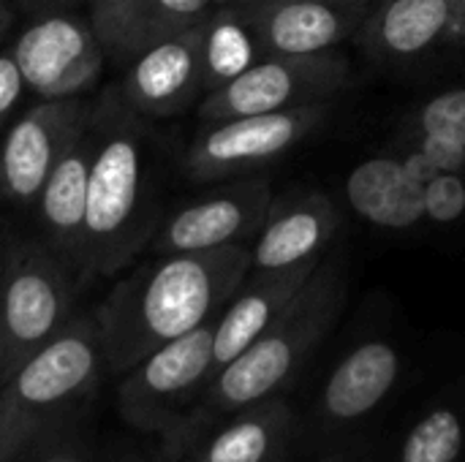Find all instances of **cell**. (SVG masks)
Listing matches in <instances>:
<instances>
[{"label": "cell", "instance_id": "cell-1", "mask_svg": "<svg viewBox=\"0 0 465 462\" xmlns=\"http://www.w3.org/2000/svg\"><path fill=\"white\" fill-rule=\"evenodd\" d=\"M248 272V245L163 253L131 272L95 310L106 370L125 373L155 349L218 319Z\"/></svg>", "mask_w": 465, "mask_h": 462}, {"label": "cell", "instance_id": "cell-2", "mask_svg": "<svg viewBox=\"0 0 465 462\" xmlns=\"http://www.w3.org/2000/svg\"><path fill=\"white\" fill-rule=\"evenodd\" d=\"M346 300V259L341 253H327L286 310L240 357H234L210 378L185 425L174 460H180L188 444L213 422L281 395V389L297 378L313 351L330 338L343 316Z\"/></svg>", "mask_w": 465, "mask_h": 462}, {"label": "cell", "instance_id": "cell-3", "mask_svg": "<svg viewBox=\"0 0 465 462\" xmlns=\"http://www.w3.org/2000/svg\"><path fill=\"white\" fill-rule=\"evenodd\" d=\"M95 152L87 182L82 286L93 278H109L128 267L147 245L150 226L144 221L147 193V120L139 117L117 84L93 101Z\"/></svg>", "mask_w": 465, "mask_h": 462}, {"label": "cell", "instance_id": "cell-4", "mask_svg": "<svg viewBox=\"0 0 465 462\" xmlns=\"http://www.w3.org/2000/svg\"><path fill=\"white\" fill-rule=\"evenodd\" d=\"M106 370L95 313L74 319L0 381V462H11L35 438L76 417Z\"/></svg>", "mask_w": 465, "mask_h": 462}, {"label": "cell", "instance_id": "cell-5", "mask_svg": "<svg viewBox=\"0 0 465 462\" xmlns=\"http://www.w3.org/2000/svg\"><path fill=\"white\" fill-rule=\"evenodd\" d=\"M215 319L155 349L123 373L117 411L134 430L155 436L163 460L174 462L185 425L213 378Z\"/></svg>", "mask_w": 465, "mask_h": 462}, {"label": "cell", "instance_id": "cell-6", "mask_svg": "<svg viewBox=\"0 0 465 462\" xmlns=\"http://www.w3.org/2000/svg\"><path fill=\"white\" fill-rule=\"evenodd\" d=\"M79 289L76 272L46 242H14L0 253V381L60 335Z\"/></svg>", "mask_w": 465, "mask_h": 462}, {"label": "cell", "instance_id": "cell-7", "mask_svg": "<svg viewBox=\"0 0 465 462\" xmlns=\"http://www.w3.org/2000/svg\"><path fill=\"white\" fill-rule=\"evenodd\" d=\"M351 87L354 68L338 49L316 54H262L232 82L204 93L196 112L202 123L286 112L335 103Z\"/></svg>", "mask_w": 465, "mask_h": 462}, {"label": "cell", "instance_id": "cell-8", "mask_svg": "<svg viewBox=\"0 0 465 462\" xmlns=\"http://www.w3.org/2000/svg\"><path fill=\"white\" fill-rule=\"evenodd\" d=\"M332 112L335 103H313L202 123L183 152V172L191 182L251 177L319 133Z\"/></svg>", "mask_w": 465, "mask_h": 462}, {"label": "cell", "instance_id": "cell-9", "mask_svg": "<svg viewBox=\"0 0 465 462\" xmlns=\"http://www.w3.org/2000/svg\"><path fill=\"white\" fill-rule=\"evenodd\" d=\"M22 71L27 93L38 101L84 98L101 79L106 49L90 19L52 11L30 22L8 49Z\"/></svg>", "mask_w": 465, "mask_h": 462}, {"label": "cell", "instance_id": "cell-10", "mask_svg": "<svg viewBox=\"0 0 465 462\" xmlns=\"http://www.w3.org/2000/svg\"><path fill=\"white\" fill-rule=\"evenodd\" d=\"M272 202L270 177H237L166 215L150 248L155 256L251 245Z\"/></svg>", "mask_w": 465, "mask_h": 462}, {"label": "cell", "instance_id": "cell-11", "mask_svg": "<svg viewBox=\"0 0 465 462\" xmlns=\"http://www.w3.org/2000/svg\"><path fill=\"white\" fill-rule=\"evenodd\" d=\"M93 114V101H38L11 123L0 142V199L14 207H35L57 158Z\"/></svg>", "mask_w": 465, "mask_h": 462}, {"label": "cell", "instance_id": "cell-12", "mask_svg": "<svg viewBox=\"0 0 465 462\" xmlns=\"http://www.w3.org/2000/svg\"><path fill=\"white\" fill-rule=\"evenodd\" d=\"M343 226L335 199L319 188H292L272 196L264 223L251 240V270H289L319 264Z\"/></svg>", "mask_w": 465, "mask_h": 462}, {"label": "cell", "instance_id": "cell-13", "mask_svg": "<svg viewBox=\"0 0 465 462\" xmlns=\"http://www.w3.org/2000/svg\"><path fill=\"white\" fill-rule=\"evenodd\" d=\"M376 0H264L242 8L262 54L332 52L354 38Z\"/></svg>", "mask_w": 465, "mask_h": 462}, {"label": "cell", "instance_id": "cell-14", "mask_svg": "<svg viewBox=\"0 0 465 462\" xmlns=\"http://www.w3.org/2000/svg\"><path fill=\"white\" fill-rule=\"evenodd\" d=\"M199 27L161 41L128 60L117 90L139 117L169 120L199 106L204 95Z\"/></svg>", "mask_w": 465, "mask_h": 462}, {"label": "cell", "instance_id": "cell-15", "mask_svg": "<svg viewBox=\"0 0 465 462\" xmlns=\"http://www.w3.org/2000/svg\"><path fill=\"white\" fill-rule=\"evenodd\" d=\"M455 33L463 38V14L455 0H376L354 38L371 60L403 65Z\"/></svg>", "mask_w": 465, "mask_h": 462}, {"label": "cell", "instance_id": "cell-16", "mask_svg": "<svg viewBox=\"0 0 465 462\" xmlns=\"http://www.w3.org/2000/svg\"><path fill=\"white\" fill-rule=\"evenodd\" d=\"M226 0H90V25L106 57L139 52L199 27Z\"/></svg>", "mask_w": 465, "mask_h": 462}, {"label": "cell", "instance_id": "cell-17", "mask_svg": "<svg viewBox=\"0 0 465 462\" xmlns=\"http://www.w3.org/2000/svg\"><path fill=\"white\" fill-rule=\"evenodd\" d=\"M403 373L401 349L387 338L357 343L327 376L319 395V417L330 430H343L373 414Z\"/></svg>", "mask_w": 465, "mask_h": 462}, {"label": "cell", "instance_id": "cell-18", "mask_svg": "<svg viewBox=\"0 0 465 462\" xmlns=\"http://www.w3.org/2000/svg\"><path fill=\"white\" fill-rule=\"evenodd\" d=\"M294 433V408L281 395H272L213 422L188 444L183 457L188 462H283Z\"/></svg>", "mask_w": 465, "mask_h": 462}, {"label": "cell", "instance_id": "cell-19", "mask_svg": "<svg viewBox=\"0 0 465 462\" xmlns=\"http://www.w3.org/2000/svg\"><path fill=\"white\" fill-rule=\"evenodd\" d=\"M93 152H95V125L90 114L87 125L57 158L35 202L46 234V245L76 272V278L82 270V251H84V215H87V182H90Z\"/></svg>", "mask_w": 465, "mask_h": 462}, {"label": "cell", "instance_id": "cell-20", "mask_svg": "<svg viewBox=\"0 0 465 462\" xmlns=\"http://www.w3.org/2000/svg\"><path fill=\"white\" fill-rule=\"evenodd\" d=\"M319 264H300L289 270H251L234 297L215 319V338H213V376L240 357L297 297L305 280L313 275Z\"/></svg>", "mask_w": 465, "mask_h": 462}, {"label": "cell", "instance_id": "cell-21", "mask_svg": "<svg viewBox=\"0 0 465 462\" xmlns=\"http://www.w3.org/2000/svg\"><path fill=\"white\" fill-rule=\"evenodd\" d=\"M343 199L360 221L384 231H411L425 221L422 182L403 152L360 161L343 180Z\"/></svg>", "mask_w": 465, "mask_h": 462}, {"label": "cell", "instance_id": "cell-22", "mask_svg": "<svg viewBox=\"0 0 465 462\" xmlns=\"http://www.w3.org/2000/svg\"><path fill=\"white\" fill-rule=\"evenodd\" d=\"M204 93L218 90L262 57V49L245 22L242 8L223 3L199 27Z\"/></svg>", "mask_w": 465, "mask_h": 462}, {"label": "cell", "instance_id": "cell-23", "mask_svg": "<svg viewBox=\"0 0 465 462\" xmlns=\"http://www.w3.org/2000/svg\"><path fill=\"white\" fill-rule=\"evenodd\" d=\"M465 447L463 411L441 403L420 417L403 441L398 462H458Z\"/></svg>", "mask_w": 465, "mask_h": 462}, {"label": "cell", "instance_id": "cell-24", "mask_svg": "<svg viewBox=\"0 0 465 462\" xmlns=\"http://www.w3.org/2000/svg\"><path fill=\"white\" fill-rule=\"evenodd\" d=\"M401 133L439 136L465 150V87L441 90L411 106L401 120Z\"/></svg>", "mask_w": 465, "mask_h": 462}, {"label": "cell", "instance_id": "cell-25", "mask_svg": "<svg viewBox=\"0 0 465 462\" xmlns=\"http://www.w3.org/2000/svg\"><path fill=\"white\" fill-rule=\"evenodd\" d=\"M11 462H106L95 438L71 417L54 430L35 438Z\"/></svg>", "mask_w": 465, "mask_h": 462}, {"label": "cell", "instance_id": "cell-26", "mask_svg": "<svg viewBox=\"0 0 465 462\" xmlns=\"http://www.w3.org/2000/svg\"><path fill=\"white\" fill-rule=\"evenodd\" d=\"M425 221L430 226H455L465 218V172H433L422 182Z\"/></svg>", "mask_w": 465, "mask_h": 462}, {"label": "cell", "instance_id": "cell-27", "mask_svg": "<svg viewBox=\"0 0 465 462\" xmlns=\"http://www.w3.org/2000/svg\"><path fill=\"white\" fill-rule=\"evenodd\" d=\"M401 142L439 172H465V150L452 142L428 133H401Z\"/></svg>", "mask_w": 465, "mask_h": 462}, {"label": "cell", "instance_id": "cell-28", "mask_svg": "<svg viewBox=\"0 0 465 462\" xmlns=\"http://www.w3.org/2000/svg\"><path fill=\"white\" fill-rule=\"evenodd\" d=\"M27 84L11 52H0V128L14 117L16 106L22 103Z\"/></svg>", "mask_w": 465, "mask_h": 462}, {"label": "cell", "instance_id": "cell-29", "mask_svg": "<svg viewBox=\"0 0 465 462\" xmlns=\"http://www.w3.org/2000/svg\"><path fill=\"white\" fill-rule=\"evenodd\" d=\"M79 0H19V5L38 11V14H52V11H65L68 5H74Z\"/></svg>", "mask_w": 465, "mask_h": 462}, {"label": "cell", "instance_id": "cell-30", "mask_svg": "<svg viewBox=\"0 0 465 462\" xmlns=\"http://www.w3.org/2000/svg\"><path fill=\"white\" fill-rule=\"evenodd\" d=\"M11 22H14V14H11V5H8V0H0V38L8 33V27H11Z\"/></svg>", "mask_w": 465, "mask_h": 462}, {"label": "cell", "instance_id": "cell-31", "mask_svg": "<svg viewBox=\"0 0 465 462\" xmlns=\"http://www.w3.org/2000/svg\"><path fill=\"white\" fill-rule=\"evenodd\" d=\"M106 462H166L163 460V455L158 457V455H120V457H106Z\"/></svg>", "mask_w": 465, "mask_h": 462}, {"label": "cell", "instance_id": "cell-32", "mask_svg": "<svg viewBox=\"0 0 465 462\" xmlns=\"http://www.w3.org/2000/svg\"><path fill=\"white\" fill-rule=\"evenodd\" d=\"M229 5H237V8H251V5H259L264 0H226Z\"/></svg>", "mask_w": 465, "mask_h": 462}, {"label": "cell", "instance_id": "cell-33", "mask_svg": "<svg viewBox=\"0 0 465 462\" xmlns=\"http://www.w3.org/2000/svg\"><path fill=\"white\" fill-rule=\"evenodd\" d=\"M460 5V14H463V35H465V0H455Z\"/></svg>", "mask_w": 465, "mask_h": 462}, {"label": "cell", "instance_id": "cell-34", "mask_svg": "<svg viewBox=\"0 0 465 462\" xmlns=\"http://www.w3.org/2000/svg\"><path fill=\"white\" fill-rule=\"evenodd\" d=\"M324 462H354V460H346V457H335V460H324Z\"/></svg>", "mask_w": 465, "mask_h": 462}, {"label": "cell", "instance_id": "cell-35", "mask_svg": "<svg viewBox=\"0 0 465 462\" xmlns=\"http://www.w3.org/2000/svg\"><path fill=\"white\" fill-rule=\"evenodd\" d=\"M463 41H465V35H463Z\"/></svg>", "mask_w": 465, "mask_h": 462}]
</instances>
